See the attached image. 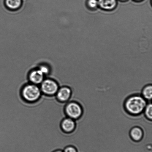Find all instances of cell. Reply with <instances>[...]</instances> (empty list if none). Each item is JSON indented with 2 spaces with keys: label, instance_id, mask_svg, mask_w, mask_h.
Wrapping results in <instances>:
<instances>
[{
  "label": "cell",
  "instance_id": "cell-1",
  "mask_svg": "<svg viewBox=\"0 0 152 152\" xmlns=\"http://www.w3.org/2000/svg\"><path fill=\"white\" fill-rule=\"evenodd\" d=\"M140 94H134L128 97L124 103V108L126 112L132 117H137L143 113L148 104Z\"/></svg>",
  "mask_w": 152,
  "mask_h": 152
},
{
  "label": "cell",
  "instance_id": "cell-2",
  "mask_svg": "<svg viewBox=\"0 0 152 152\" xmlns=\"http://www.w3.org/2000/svg\"><path fill=\"white\" fill-rule=\"evenodd\" d=\"M42 95L39 86L30 83L25 84L20 90L22 99L28 104H32L38 102Z\"/></svg>",
  "mask_w": 152,
  "mask_h": 152
},
{
  "label": "cell",
  "instance_id": "cell-3",
  "mask_svg": "<svg viewBox=\"0 0 152 152\" xmlns=\"http://www.w3.org/2000/svg\"><path fill=\"white\" fill-rule=\"evenodd\" d=\"M64 112L66 117L76 120L83 117V109L80 103L75 101H69L65 106Z\"/></svg>",
  "mask_w": 152,
  "mask_h": 152
},
{
  "label": "cell",
  "instance_id": "cell-4",
  "mask_svg": "<svg viewBox=\"0 0 152 152\" xmlns=\"http://www.w3.org/2000/svg\"><path fill=\"white\" fill-rule=\"evenodd\" d=\"M42 95L48 97L56 96L60 87L59 83L53 79H45L39 85Z\"/></svg>",
  "mask_w": 152,
  "mask_h": 152
},
{
  "label": "cell",
  "instance_id": "cell-5",
  "mask_svg": "<svg viewBox=\"0 0 152 152\" xmlns=\"http://www.w3.org/2000/svg\"><path fill=\"white\" fill-rule=\"evenodd\" d=\"M72 94V90L71 88L67 86H60L56 96L58 102L61 103H66L69 102Z\"/></svg>",
  "mask_w": 152,
  "mask_h": 152
},
{
  "label": "cell",
  "instance_id": "cell-6",
  "mask_svg": "<svg viewBox=\"0 0 152 152\" xmlns=\"http://www.w3.org/2000/svg\"><path fill=\"white\" fill-rule=\"evenodd\" d=\"M60 126L61 130L64 133L68 134L75 131L77 123L76 120L66 117L61 121Z\"/></svg>",
  "mask_w": 152,
  "mask_h": 152
},
{
  "label": "cell",
  "instance_id": "cell-7",
  "mask_svg": "<svg viewBox=\"0 0 152 152\" xmlns=\"http://www.w3.org/2000/svg\"><path fill=\"white\" fill-rule=\"evenodd\" d=\"M45 76L39 69L32 70L29 73L28 76L29 83L39 86L45 79Z\"/></svg>",
  "mask_w": 152,
  "mask_h": 152
},
{
  "label": "cell",
  "instance_id": "cell-8",
  "mask_svg": "<svg viewBox=\"0 0 152 152\" xmlns=\"http://www.w3.org/2000/svg\"><path fill=\"white\" fill-rule=\"evenodd\" d=\"M98 7L106 11H112L115 10L117 6V0H98Z\"/></svg>",
  "mask_w": 152,
  "mask_h": 152
},
{
  "label": "cell",
  "instance_id": "cell-9",
  "mask_svg": "<svg viewBox=\"0 0 152 152\" xmlns=\"http://www.w3.org/2000/svg\"><path fill=\"white\" fill-rule=\"evenodd\" d=\"M144 136V131L139 126H134L129 131V136L131 139L135 142H139L142 140Z\"/></svg>",
  "mask_w": 152,
  "mask_h": 152
},
{
  "label": "cell",
  "instance_id": "cell-10",
  "mask_svg": "<svg viewBox=\"0 0 152 152\" xmlns=\"http://www.w3.org/2000/svg\"><path fill=\"white\" fill-rule=\"evenodd\" d=\"M141 96L147 101H151L152 98V85L151 84L146 85L143 88Z\"/></svg>",
  "mask_w": 152,
  "mask_h": 152
},
{
  "label": "cell",
  "instance_id": "cell-11",
  "mask_svg": "<svg viewBox=\"0 0 152 152\" xmlns=\"http://www.w3.org/2000/svg\"><path fill=\"white\" fill-rule=\"evenodd\" d=\"M22 3V0H6L5 2L7 8L11 10H18L21 6Z\"/></svg>",
  "mask_w": 152,
  "mask_h": 152
},
{
  "label": "cell",
  "instance_id": "cell-12",
  "mask_svg": "<svg viewBox=\"0 0 152 152\" xmlns=\"http://www.w3.org/2000/svg\"><path fill=\"white\" fill-rule=\"evenodd\" d=\"M143 113L146 118L149 121L152 120V104L151 102L147 104Z\"/></svg>",
  "mask_w": 152,
  "mask_h": 152
},
{
  "label": "cell",
  "instance_id": "cell-13",
  "mask_svg": "<svg viewBox=\"0 0 152 152\" xmlns=\"http://www.w3.org/2000/svg\"><path fill=\"white\" fill-rule=\"evenodd\" d=\"M86 4L87 8L91 11H95L99 7L98 0H87Z\"/></svg>",
  "mask_w": 152,
  "mask_h": 152
},
{
  "label": "cell",
  "instance_id": "cell-14",
  "mask_svg": "<svg viewBox=\"0 0 152 152\" xmlns=\"http://www.w3.org/2000/svg\"><path fill=\"white\" fill-rule=\"evenodd\" d=\"M38 69L45 76L48 75L50 72V69L47 65H42Z\"/></svg>",
  "mask_w": 152,
  "mask_h": 152
},
{
  "label": "cell",
  "instance_id": "cell-15",
  "mask_svg": "<svg viewBox=\"0 0 152 152\" xmlns=\"http://www.w3.org/2000/svg\"><path fill=\"white\" fill-rule=\"evenodd\" d=\"M62 150L63 152H77V148L72 145L66 146Z\"/></svg>",
  "mask_w": 152,
  "mask_h": 152
},
{
  "label": "cell",
  "instance_id": "cell-16",
  "mask_svg": "<svg viewBox=\"0 0 152 152\" xmlns=\"http://www.w3.org/2000/svg\"><path fill=\"white\" fill-rule=\"evenodd\" d=\"M51 152H63V150L61 148H57L52 151Z\"/></svg>",
  "mask_w": 152,
  "mask_h": 152
},
{
  "label": "cell",
  "instance_id": "cell-17",
  "mask_svg": "<svg viewBox=\"0 0 152 152\" xmlns=\"http://www.w3.org/2000/svg\"><path fill=\"white\" fill-rule=\"evenodd\" d=\"M134 1H135V2H141V1H142L144 0H133Z\"/></svg>",
  "mask_w": 152,
  "mask_h": 152
},
{
  "label": "cell",
  "instance_id": "cell-18",
  "mask_svg": "<svg viewBox=\"0 0 152 152\" xmlns=\"http://www.w3.org/2000/svg\"><path fill=\"white\" fill-rule=\"evenodd\" d=\"M118 1H121V2H126V1H129V0H118Z\"/></svg>",
  "mask_w": 152,
  "mask_h": 152
}]
</instances>
